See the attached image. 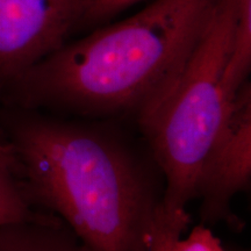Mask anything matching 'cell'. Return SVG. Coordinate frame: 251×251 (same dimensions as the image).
<instances>
[{"instance_id":"obj_8","label":"cell","mask_w":251,"mask_h":251,"mask_svg":"<svg viewBox=\"0 0 251 251\" xmlns=\"http://www.w3.org/2000/svg\"><path fill=\"white\" fill-rule=\"evenodd\" d=\"M186 209H166L161 203L153 226L149 251H175V246L190 225Z\"/></svg>"},{"instance_id":"obj_4","label":"cell","mask_w":251,"mask_h":251,"mask_svg":"<svg viewBox=\"0 0 251 251\" xmlns=\"http://www.w3.org/2000/svg\"><path fill=\"white\" fill-rule=\"evenodd\" d=\"M84 0H0V91L67 42Z\"/></svg>"},{"instance_id":"obj_7","label":"cell","mask_w":251,"mask_h":251,"mask_svg":"<svg viewBox=\"0 0 251 251\" xmlns=\"http://www.w3.org/2000/svg\"><path fill=\"white\" fill-rule=\"evenodd\" d=\"M25 197L13 168L0 158V226L35 214Z\"/></svg>"},{"instance_id":"obj_10","label":"cell","mask_w":251,"mask_h":251,"mask_svg":"<svg viewBox=\"0 0 251 251\" xmlns=\"http://www.w3.org/2000/svg\"><path fill=\"white\" fill-rule=\"evenodd\" d=\"M140 1L142 0H84L83 19L100 20Z\"/></svg>"},{"instance_id":"obj_3","label":"cell","mask_w":251,"mask_h":251,"mask_svg":"<svg viewBox=\"0 0 251 251\" xmlns=\"http://www.w3.org/2000/svg\"><path fill=\"white\" fill-rule=\"evenodd\" d=\"M236 17L237 0H218L179 76L140 126L163 177L166 209H186L196 198L200 168L237 96L222 81Z\"/></svg>"},{"instance_id":"obj_5","label":"cell","mask_w":251,"mask_h":251,"mask_svg":"<svg viewBox=\"0 0 251 251\" xmlns=\"http://www.w3.org/2000/svg\"><path fill=\"white\" fill-rule=\"evenodd\" d=\"M251 179V86L238 91L221 130L203 159L196 184L201 200L203 221L234 218L233 198L246 190Z\"/></svg>"},{"instance_id":"obj_2","label":"cell","mask_w":251,"mask_h":251,"mask_svg":"<svg viewBox=\"0 0 251 251\" xmlns=\"http://www.w3.org/2000/svg\"><path fill=\"white\" fill-rule=\"evenodd\" d=\"M218 0H152L83 39L65 42L7 84L12 107L84 118L152 114L183 70Z\"/></svg>"},{"instance_id":"obj_6","label":"cell","mask_w":251,"mask_h":251,"mask_svg":"<svg viewBox=\"0 0 251 251\" xmlns=\"http://www.w3.org/2000/svg\"><path fill=\"white\" fill-rule=\"evenodd\" d=\"M0 251H89L58 218L35 213L0 226Z\"/></svg>"},{"instance_id":"obj_9","label":"cell","mask_w":251,"mask_h":251,"mask_svg":"<svg viewBox=\"0 0 251 251\" xmlns=\"http://www.w3.org/2000/svg\"><path fill=\"white\" fill-rule=\"evenodd\" d=\"M175 251H225L221 241L205 226H197L176 242Z\"/></svg>"},{"instance_id":"obj_1","label":"cell","mask_w":251,"mask_h":251,"mask_svg":"<svg viewBox=\"0 0 251 251\" xmlns=\"http://www.w3.org/2000/svg\"><path fill=\"white\" fill-rule=\"evenodd\" d=\"M0 126L31 206L48 209L89 251H149L164 190L120 134L12 106Z\"/></svg>"},{"instance_id":"obj_11","label":"cell","mask_w":251,"mask_h":251,"mask_svg":"<svg viewBox=\"0 0 251 251\" xmlns=\"http://www.w3.org/2000/svg\"><path fill=\"white\" fill-rule=\"evenodd\" d=\"M0 158H1L2 161H5L6 163H8L14 170L15 163H14L13 155H12V151L11 149H9V147L6 144V142L1 139V137H0Z\"/></svg>"}]
</instances>
